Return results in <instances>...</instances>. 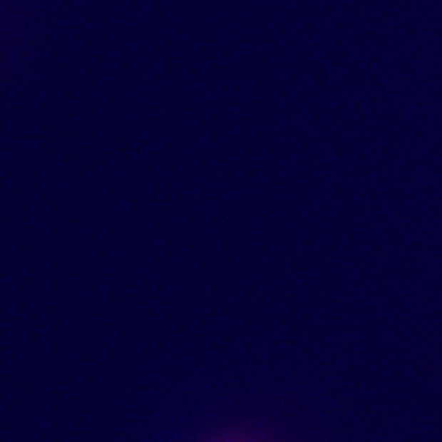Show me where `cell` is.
Instances as JSON below:
<instances>
[]
</instances>
